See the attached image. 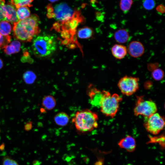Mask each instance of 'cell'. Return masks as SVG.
<instances>
[{"mask_svg":"<svg viewBox=\"0 0 165 165\" xmlns=\"http://www.w3.org/2000/svg\"><path fill=\"white\" fill-rule=\"evenodd\" d=\"M5 4V0H0V21L5 20L3 13V8Z\"/></svg>","mask_w":165,"mask_h":165,"instance_id":"30","label":"cell"},{"mask_svg":"<svg viewBox=\"0 0 165 165\" xmlns=\"http://www.w3.org/2000/svg\"><path fill=\"white\" fill-rule=\"evenodd\" d=\"M84 21V18L82 16L79 10L74 11L72 17L69 20L61 22V28L69 31L71 38L75 36L76 28L79 24Z\"/></svg>","mask_w":165,"mask_h":165,"instance_id":"8","label":"cell"},{"mask_svg":"<svg viewBox=\"0 0 165 165\" xmlns=\"http://www.w3.org/2000/svg\"><path fill=\"white\" fill-rule=\"evenodd\" d=\"M68 47L71 49H73L75 47V45L73 44H70V45L68 44Z\"/></svg>","mask_w":165,"mask_h":165,"instance_id":"40","label":"cell"},{"mask_svg":"<svg viewBox=\"0 0 165 165\" xmlns=\"http://www.w3.org/2000/svg\"><path fill=\"white\" fill-rule=\"evenodd\" d=\"M111 53L113 56L117 59L123 58L127 53V47L121 44H115L112 47Z\"/></svg>","mask_w":165,"mask_h":165,"instance_id":"14","label":"cell"},{"mask_svg":"<svg viewBox=\"0 0 165 165\" xmlns=\"http://www.w3.org/2000/svg\"><path fill=\"white\" fill-rule=\"evenodd\" d=\"M11 3L16 9L21 7H31L34 0H10Z\"/></svg>","mask_w":165,"mask_h":165,"instance_id":"22","label":"cell"},{"mask_svg":"<svg viewBox=\"0 0 165 165\" xmlns=\"http://www.w3.org/2000/svg\"><path fill=\"white\" fill-rule=\"evenodd\" d=\"M142 5L143 8L145 9L150 10L155 7L156 2L155 0H144Z\"/></svg>","mask_w":165,"mask_h":165,"instance_id":"27","label":"cell"},{"mask_svg":"<svg viewBox=\"0 0 165 165\" xmlns=\"http://www.w3.org/2000/svg\"><path fill=\"white\" fill-rule=\"evenodd\" d=\"M49 1L52 2H54L57 1L58 0H48Z\"/></svg>","mask_w":165,"mask_h":165,"instance_id":"43","label":"cell"},{"mask_svg":"<svg viewBox=\"0 0 165 165\" xmlns=\"http://www.w3.org/2000/svg\"><path fill=\"white\" fill-rule=\"evenodd\" d=\"M139 81L138 78L125 75L119 80L117 85L122 94L130 96L138 90Z\"/></svg>","mask_w":165,"mask_h":165,"instance_id":"7","label":"cell"},{"mask_svg":"<svg viewBox=\"0 0 165 165\" xmlns=\"http://www.w3.org/2000/svg\"><path fill=\"white\" fill-rule=\"evenodd\" d=\"M156 10L159 13L163 14L165 12V6L163 4H160L156 7Z\"/></svg>","mask_w":165,"mask_h":165,"instance_id":"35","label":"cell"},{"mask_svg":"<svg viewBox=\"0 0 165 165\" xmlns=\"http://www.w3.org/2000/svg\"><path fill=\"white\" fill-rule=\"evenodd\" d=\"M145 118L144 126L149 133L156 135L163 129L165 126L164 119L158 113L156 112Z\"/></svg>","mask_w":165,"mask_h":165,"instance_id":"6","label":"cell"},{"mask_svg":"<svg viewBox=\"0 0 165 165\" xmlns=\"http://www.w3.org/2000/svg\"><path fill=\"white\" fill-rule=\"evenodd\" d=\"M32 123L29 121L26 123L24 126V129L26 131L30 130L32 128Z\"/></svg>","mask_w":165,"mask_h":165,"instance_id":"36","label":"cell"},{"mask_svg":"<svg viewBox=\"0 0 165 165\" xmlns=\"http://www.w3.org/2000/svg\"><path fill=\"white\" fill-rule=\"evenodd\" d=\"M20 43L19 41H14L4 48V51L6 54L10 55L19 52L20 50Z\"/></svg>","mask_w":165,"mask_h":165,"instance_id":"16","label":"cell"},{"mask_svg":"<svg viewBox=\"0 0 165 165\" xmlns=\"http://www.w3.org/2000/svg\"><path fill=\"white\" fill-rule=\"evenodd\" d=\"M3 10L5 20L13 23L19 20L16 16V9L11 3L5 4Z\"/></svg>","mask_w":165,"mask_h":165,"instance_id":"13","label":"cell"},{"mask_svg":"<svg viewBox=\"0 0 165 165\" xmlns=\"http://www.w3.org/2000/svg\"><path fill=\"white\" fill-rule=\"evenodd\" d=\"M16 14L19 20L25 19L31 15V12L29 7L23 6L16 9Z\"/></svg>","mask_w":165,"mask_h":165,"instance_id":"19","label":"cell"},{"mask_svg":"<svg viewBox=\"0 0 165 165\" xmlns=\"http://www.w3.org/2000/svg\"><path fill=\"white\" fill-rule=\"evenodd\" d=\"M71 42L70 39H65L64 40H62L61 43L63 45H68Z\"/></svg>","mask_w":165,"mask_h":165,"instance_id":"39","label":"cell"},{"mask_svg":"<svg viewBox=\"0 0 165 165\" xmlns=\"http://www.w3.org/2000/svg\"><path fill=\"white\" fill-rule=\"evenodd\" d=\"M32 48L34 55L40 58L50 56L55 51L57 43L52 36L45 35L36 36L33 40Z\"/></svg>","mask_w":165,"mask_h":165,"instance_id":"3","label":"cell"},{"mask_svg":"<svg viewBox=\"0 0 165 165\" xmlns=\"http://www.w3.org/2000/svg\"><path fill=\"white\" fill-rule=\"evenodd\" d=\"M56 103L54 98L50 95L45 96L42 101V105L46 110H50L53 109L55 106Z\"/></svg>","mask_w":165,"mask_h":165,"instance_id":"18","label":"cell"},{"mask_svg":"<svg viewBox=\"0 0 165 165\" xmlns=\"http://www.w3.org/2000/svg\"><path fill=\"white\" fill-rule=\"evenodd\" d=\"M97 18L99 21H102L103 20L104 16L101 13H97Z\"/></svg>","mask_w":165,"mask_h":165,"instance_id":"38","label":"cell"},{"mask_svg":"<svg viewBox=\"0 0 165 165\" xmlns=\"http://www.w3.org/2000/svg\"><path fill=\"white\" fill-rule=\"evenodd\" d=\"M23 57L21 59V61H23V62H29L30 61L31 62L30 55L27 51L26 50L24 51L23 53Z\"/></svg>","mask_w":165,"mask_h":165,"instance_id":"33","label":"cell"},{"mask_svg":"<svg viewBox=\"0 0 165 165\" xmlns=\"http://www.w3.org/2000/svg\"><path fill=\"white\" fill-rule=\"evenodd\" d=\"M98 117L95 112L88 109L78 111L72 120L76 129L81 132H90L98 126Z\"/></svg>","mask_w":165,"mask_h":165,"instance_id":"2","label":"cell"},{"mask_svg":"<svg viewBox=\"0 0 165 165\" xmlns=\"http://www.w3.org/2000/svg\"><path fill=\"white\" fill-rule=\"evenodd\" d=\"M61 35L62 37L65 39H70L71 35L69 30L66 29H62Z\"/></svg>","mask_w":165,"mask_h":165,"instance_id":"32","label":"cell"},{"mask_svg":"<svg viewBox=\"0 0 165 165\" xmlns=\"http://www.w3.org/2000/svg\"><path fill=\"white\" fill-rule=\"evenodd\" d=\"M157 107L156 104L151 100H145L143 96H137V100L134 109L136 116L141 115L147 117L156 112Z\"/></svg>","mask_w":165,"mask_h":165,"instance_id":"5","label":"cell"},{"mask_svg":"<svg viewBox=\"0 0 165 165\" xmlns=\"http://www.w3.org/2000/svg\"><path fill=\"white\" fill-rule=\"evenodd\" d=\"M114 38L119 44L125 43L129 40L130 35L128 32L125 29H119L116 31L114 34Z\"/></svg>","mask_w":165,"mask_h":165,"instance_id":"15","label":"cell"},{"mask_svg":"<svg viewBox=\"0 0 165 165\" xmlns=\"http://www.w3.org/2000/svg\"><path fill=\"white\" fill-rule=\"evenodd\" d=\"M11 39L9 35L4 36L0 34V48H4L10 42Z\"/></svg>","mask_w":165,"mask_h":165,"instance_id":"28","label":"cell"},{"mask_svg":"<svg viewBox=\"0 0 165 165\" xmlns=\"http://www.w3.org/2000/svg\"><path fill=\"white\" fill-rule=\"evenodd\" d=\"M54 119L55 123L57 125L64 126L68 123L69 117L66 113L64 112H61L55 115Z\"/></svg>","mask_w":165,"mask_h":165,"instance_id":"17","label":"cell"},{"mask_svg":"<svg viewBox=\"0 0 165 165\" xmlns=\"http://www.w3.org/2000/svg\"><path fill=\"white\" fill-rule=\"evenodd\" d=\"M122 97L117 94H111L103 90V96L100 108L101 111L106 116L113 118L119 111Z\"/></svg>","mask_w":165,"mask_h":165,"instance_id":"4","label":"cell"},{"mask_svg":"<svg viewBox=\"0 0 165 165\" xmlns=\"http://www.w3.org/2000/svg\"><path fill=\"white\" fill-rule=\"evenodd\" d=\"M12 29L9 22L6 20L0 21V34L4 36L9 35Z\"/></svg>","mask_w":165,"mask_h":165,"instance_id":"20","label":"cell"},{"mask_svg":"<svg viewBox=\"0 0 165 165\" xmlns=\"http://www.w3.org/2000/svg\"><path fill=\"white\" fill-rule=\"evenodd\" d=\"M61 28L60 24L57 22H55L53 26V28L57 32H59L61 31Z\"/></svg>","mask_w":165,"mask_h":165,"instance_id":"37","label":"cell"},{"mask_svg":"<svg viewBox=\"0 0 165 165\" xmlns=\"http://www.w3.org/2000/svg\"><path fill=\"white\" fill-rule=\"evenodd\" d=\"M149 140L148 144L158 143L162 149L165 148V137L163 134L159 136L149 137Z\"/></svg>","mask_w":165,"mask_h":165,"instance_id":"23","label":"cell"},{"mask_svg":"<svg viewBox=\"0 0 165 165\" xmlns=\"http://www.w3.org/2000/svg\"><path fill=\"white\" fill-rule=\"evenodd\" d=\"M3 62L2 60L0 58V69H1L3 66Z\"/></svg>","mask_w":165,"mask_h":165,"instance_id":"41","label":"cell"},{"mask_svg":"<svg viewBox=\"0 0 165 165\" xmlns=\"http://www.w3.org/2000/svg\"><path fill=\"white\" fill-rule=\"evenodd\" d=\"M47 16L49 18H54V16L53 13V8L51 4H49L47 6Z\"/></svg>","mask_w":165,"mask_h":165,"instance_id":"31","label":"cell"},{"mask_svg":"<svg viewBox=\"0 0 165 165\" xmlns=\"http://www.w3.org/2000/svg\"><path fill=\"white\" fill-rule=\"evenodd\" d=\"M87 94L92 105L100 108L103 96V90L101 91L90 84L87 88Z\"/></svg>","mask_w":165,"mask_h":165,"instance_id":"10","label":"cell"},{"mask_svg":"<svg viewBox=\"0 0 165 165\" xmlns=\"http://www.w3.org/2000/svg\"><path fill=\"white\" fill-rule=\"evenodd\" d=\"M159 64L158 63H150L147 65L148 70L152 71L158 68Z\"/></svg>","mask_w":165,"mask_h":165,"instance_id":"34","label":"cell"},{"mask_svg":"<svg viewBox=\"0 0 165 165\" xmlns=\"http://www.w3.org/2000/svg\"><path fill=\"white\" fill-rule=\"evenodd\" d=\"M127 50V52L131 57L137 58L143 55L145 49L141 42L138 41H133L129 44Z\"/></svg>","mask_w":165,"mask_h":165,"instance_id":"11","label":"cell"},{"mask_svg":"<svg viewBox=\"0 0 165 165\" xmlns=\"http://www.w3.org/2000/svg\"><path fill=\"white\" fill-rule=\"evenodd\" d=\"M40 20L36 14L13 23V30L14 37L24 42H30L40 32L38 26Z\"/></svg>","mask_w":165,"mask_h":165,"instance_id":"1","label":"cell"},{"mask_svg":"<svg viewBox=\"0 0 165 165\" xmlns=\"http://www.w3.org/2000/svg\"><path fill=\"white\" fill-rule=\"evenodd\" d=\"M2 165H19L15 160L10 158L6 157L3 158Z\"/></svg>","mask_w":165,"mask_h":165,"instance_id":"29","label":"cell"},{"mask_svg":"<svg viewBox=\"0 0 165 165\" xmlns=\"http://www.w3.org/2000/svg\"><path fill=\"white\" fill-rule=\"evenodd\" d=\"M74 12L72 9L65 3L58 4L53 8L54 18L61 22L70 19Z\"/></svg>","mask_w":165,"mask_h":165,"instance_id":"9","label":"cell"},{"mask_svg":"<svg viewBox=\"0 0 165 165\" xmlns=\"http://www.w3.org/2000/svg\"><path fill=\"white\" fill-rule=\"evenodd\" d=\"M164 75V72L160 68H157L153 71L151 73L152 78L156 81L162 80Z\"/></svg>","mask_w":165,"mask_h":165,"instance_id":"26","label":"cell"},{"mask_svg":"<svg viewBox=\"0 0 165 165\" xmlns=\"http://www.w3.org/2000/svg\"><path fill=\"white\" fill-rule=\"evenodd\" d=\"M133 3V0H120L119 3L120 9L124 13H126L130 9Z\"/></svg>","mask_w":165,"mask_h":165,"instance_id":"24","label":"cell"},{"mask_svg":"<svg viewBox=\"0 0 165 165\" xmlns=\"http://www.w3.org/2000/svg\"><path fill=\"white\" fill-rule=\"evenodd\" d=\"M5 148V145L4 143H2L0 145V150H2L4 149Z\"/></svg>","mask_w":165,"mask_h":165,"instance_id":"42","label":"cell"},{"mask_svg":"<svg viewBox=\"0 0 165 165\" xmlns=\"http://www.w3.org/2000/svg\"><path fill=\"white\" fill-rule=\"evenodd\" d=\"M118 144L120 148L124 149L129 152H134L136 146L135 139L130 135H127L121 139Z\"/></svg>","mask_w":165,"mask_h":165,"instance_id":"12","label":"cell"},{"mask_svg":"<svg viewBox=\"0 0 165 165\" xmlns=\"http://www.w3.org/2000/svg\"><path fill=\"white\" fill-rule=\"evenodd\" d=\"M93 33V30L88 27H85L79 29L77 35L80 38H87L92 37Z\"/></svg>","mask_w":165,"mask_h":165,"instance_id":"21","label":"cell"},{"mask_svg":"<svg viewBox=\"0 0 165 165\" xmlns=\"http://www.w3.org/2000/svg\"><path fill=\"white\" fill-rule=\"evenodd\" d=\"M23 79L24 82L27 84H32L36 79L35 74L31 71H27L25 72L23 76Z\"/></svg>","mask_w":165,"mask_h":165,"instance_id":"25","label":"cell"}]
</instances>
